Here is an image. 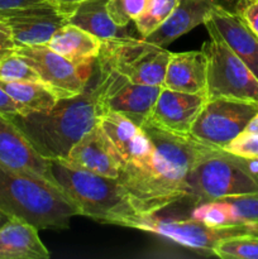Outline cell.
Listing matches in <instances>:
<instances>
[{
	"label": "cell",
	"instance_id": "obj_1",
	"mask_svg": "<svg viewBox=\"0 0 258 259\" xmlns=\"http://www.w3.org/2000/svg\"><path fill=\"white\" fill-rule=\"evenodd\" d=\"M142 128L153 144V156L143 167H124L119 181L142 215L158 214L182 201L187 194V177L197 159L211 146L186 134H177L147 121Z\"/></svg>",
	"mask_w": 258,
	"mask_h": 259
},
{
	"label": "cell",
	"instance_id": "obj_2",
	"mask_svg": "<svg viewBox=\"0 0 258 259\" xmlns=\"http://www.w3.org/2000/svg\"><path fill=\"white\" fill-rule=\"evenodd\" d=\"M93 85L72 98L58 99L48 111L9 116L25 134L35 151L50 159H65L71 148L98 125L104 113L103 99L110 78V70L95 61Z\"/></svg>",
	"mask_w": 258,
	"mask_h": 259
},
{
	"label": "cell",
	"instance_id": "obj_3",
	"mask_svg": "<svg viewBox=\"0 0 258 259\" xmlns=\"http://www.w3.org/2000/svg\"><path fill=\"white\" fill-rule=\"evenodd\" d=\"M0 214L24 220L38 230H65L80 211L61 187L0 163Z\"/></svg>",
	"mask_w": 258,
	"mask_h": 259
},
{
	"label": "cell",
	"instance_id": "obj_4",
	"mask_svg": "<svg viewBox=\"0 0 258 259\" xmlns=\"http://www.w3.org/2000/svg\"><path fill=\"white\" fill-rule=\"evenodd\" d=\"M51 168L58 186L77 206L80 215L101 224L134 229L142 214L119 179L78 168L63 159H52Z\"/></svg>",
	"mask_w": 258,
	"mask_h": 259
},
{
	"label": "cell",
	"instance_id": "obj_5",
	"mask_svg": "<svg viewBox=\"0 0 258 259\" xmlns=\"http://www.w3.org/2000/svg\"><path fill=\"white\" fill-rule=\"evenodd\" d=\"M258 194V159H245L212 147L202 154L187 177L190 207L238 195Z\"/></svg>",
	"mask_w": 258,
	"mask_h": 259
},
{
	"label": "cell",
	"instance_id": "obj_6",
	"mask_svg": "<svg viewBox=\"0 0 258 259\" xmlns=\"http://www.w3.org/2000/svg\"><path fill=\"white\" fill-rule=\"evenodd\" d=\"M209 39L201 51L206 57L207 98H230L258 103V78L228 47L209 19L204 23Z\"/></svg>",
	"mask_w": 258,
	"mask_h": 259
},
{
	"label": "cell",
	"instance_id": "obj_7",
	"mask_svg": "<svg viewBox=\"0 0 258 259\" xmlns=\"http://www.w3.org/2000/svg\"><path fill=\"white\" fill-rule=\"evenodd\" d=\"M171 52L131 35L103 40L96 61L134 83L163 86Z\"/></svg>",
	"mask_w": 258,
	"mask_h": 259
},
{
	"label": "cell",
	"instance_id": "obj_8",
	"mask_svg": "<svg viewBox=\"0 0 258 259\" xmlns=\"http://www.w3.org/2000/svg\"><path fill=\"white\" fill-rule=\"evenodd\" d=\"M134 229L159 235L205 255H212L214 248L223 240L258 235V225H209L191 218L162 219L157 214L141 215Z\"/></svg>",
	"mask_w": 258,
	"mask_h": 259
},
{
	"label": "cell",
	"instance_id": "obj_9",
	"mask_svg": "<svg viewBox=\"0 0 258 259\" xmlns=\"http://www.w3.org/2000/svg\"><path fill=\"white\" fill-rule=\"evenodd\" d=\"M258 113V103L230 98H207L190 136L207 146L224 148Z\"/></svg>",
	"mask_w": 258,
	"mask_h": 259
},
{
	"label": "cell",
	"instance_id": "obj_10",
	"mask_svg": "<svg viewBox=\"0 0 258 259\" xmlns=\"http://www.w3.org/2000/svg\"><path fill=\"white\" fill-rule=\"evenodd\" d=\"M15 53L38 73L40 81L58 99L80 95L88 88L90 71L76 67L47 45L17 46Z\"/></svg>",
	"mask_w": 258,
	"mask_h": 259
},
{
	"label": "cell",
	"instance_id": "obj_11",
	"mask_svg": "<svg viewBox=\"0 0 258 259\" xmlns=\"http://www.w3.org/2000/svg\"><path fill=\"white\" fill-rule=\"evenodd\" d=\"M0 18L10 28L17 46L47 45L56 30L67 24L65 14L48 3L0 10Z\"/></svg>",
	"mask_w": 258,
	"mask_h": 259
},
{
	"label": "cell",
	"instance_id": "obj_12",
	"mask_svg": "<svg viewBox=\"0 0 258 259\" xmlns=\"http://www.w3.org/2000/svg\"><path fill=\"white\" fill-rule=\"evenodd\" d=\"M162 88L131 82L110 70V78L103 99L104 110L121 114L137 125L143 126L148 121Z\"/></svg>",
	"mask_w": 258,
	"mask_h": 259
},
{
	"label": "cell",
	"instance_id": "obj_13",
	"mask_svg": "<svg viewBox=\"0 0 258 259\" xmlns=\"http://www.w3.org/2000/svg\"><path fill=\"white\" fill-rule=\"evenodd\" d=\"M0 163L15 171L42 177L58 186L53 177L50 159L40 156L25 134L13 123L12 119L2 113H0Z\"/></svg>",
	"mask_w": 258,
	"mask_h": 259
},
{
	"label": "cell",
	"instance_id": "obj_14",
	"mask_svg": "<svg viewBox=\"0 0 258 259\" xmlns=\"http://www.w3.org/2000/svg\"><path fill=\"white\" fill-rule=\"evenodd\" d=\"M98 124L114 144L124 167L139 168L151 161L153 144L142 126L114 111H104Z\"/></svg>",
	"mask_w": 258,
	"mask_h": 259
},
{
	"label": "cell",
	"instance_id": "obj_15",
	"mask_svg": "<svg viewBox=\"0 0 258 259\" xmlns=\"http://www.w3.org/2000/svg\"><path fill=\"white\" fill-rule=\"evenodd\" d=\"M206 100V94L180 93L162 88L148 121L167 132L190 136Z\"/></svg>",
	"mask_w": 258,
	"mask_h": 259
},
{
	"label": "cell",
	"instance_id": "obj_16",
	"mask_svg": "<svg viewBox=\"0 0 258 259\" xmlns=\"http://www.w3.org/2000/svg\"><path fill=\"white\" fill-rule=\"evenodd\" d=\"M63 161L110 179H118L124 167L123 159L99 124L71 148Z\"/></svg>",
	"mask_w": 258,
	"mask_h": 259
},
{
	"label": "cell",
	"instance_id": "obj_17",
	"mask_svg": "<svg viewBox=\"0 0 258 259\" xmlns=\"http://www.w3.org/2000/svg\"><path fill=\"white\" fill-rule=\"evenodd\" d=\"M190 209L191 219L209 225H258V194L224 197Z\"/></svg>",
	"mask_w": 258,
	"mask_h": 259
},
{
	"label": "cell",
	"instance_id": "obj_18",
	"mask_svg": "<svg viewBox=\"0 0 258 259\" xmlns=\"http://www.w3.org/2000/svg\"><path fill=\"white\" fill-rule=\"evenodd\" d=\"M207 19L214 24L228 47L253 71L258 78V37L244 20L220 4L212 9Z\"/></svg>",
	"mask_w": 258,
	"mask_h": 259
},
{
	"label": "cell",
	"instance_id": "obj_19",
	"mask_svg": "<svg viewBox=\"0 0 258 259\" xmlns=\"http://www.w3.org/2000/svg\"><path fill=\"white\" fill-rule=\"evenodd\" d=\"M218 4V0H177L168 19L143 39L159 47H166L195 27L204 24Z\"/></svg>",
	"mask_w": 258,
	"mask_h": 259
},
{
	"label": "cell",
	"instance_id": "obj_20",
	"mask_svg": "<svg viewBox=\"0 0 258 259\" xmlns=\"http://www.w3.org/2000/svg\"><path fill=\"white\" fill-rule=\"evenodd\" d=\"M207 63L204 52L172 53L164 73L163 88L189 94H206Z\"/></svg>",
	"mask_w": 258,
	"mask_h": 259
},
{
	"label": "cell",
	"instance_id": "obj_21",
	"mask_svg": "<svg viewBox=\"0 0 258 259\" xmlns=\"http://www.w3.org/2000/svg\"><path fill=\"white\" fill-rule=\"evenodd\" d=\"M50 250L38 229L24 220L10 218L0 227V259H48Z\"/></svg>",
	"mask_w": 258,
	"mask_h": 259
},
{
	"label": "cell",
	"instance_id": "obj_22",
	"mask_svg": "<svg viewBox=\"0 0 258 259\" xmlns=\"http://www.w3.org/2000/svg\"><path fill=\"white\" fill-rule=\"evenodd\" d=\"M67 23L95 35L100 40L129 35L126 27L115 24L108 12V0H86L70 7L58 8Z\"/></svg>",
	"mask_w": 258,
	"mask_h": 259
},
{
	"label": "cell",
	"instance_id": "obj_23",
	"mask_svg": "<svg viewBox=\"0 0 258 259\" xmlns=\"http://www.w3.org/2000/svg\"><path fill=\"white\" fill-rule=\"evenodd\" d=\"M101 43L103 40L95 35L67 23L56 30L47 46L67 58L76 67L89 71L100 53Z\"/></svg>",
	"mask_w": 258,
	"mask_h": 259
},
{
	"label": "cell",
	"instance_id": "obj_24",
	"mask_svg": "<svg viewBox=\"0 0 258 259\" xmlns=\"http://www.w3.org/2000/svg\"><path fill=\"white\" fill-rule=\"evenodd\" d=\"M0 88L22 108L23 115L35 111H48L58 98L42 81H2Z\"/></svg>",
	"mask_w": 258,
	"mask_h": 259
},
{
	"label": "cell",
	"instance_id": "obj_25",
	"mask_svg": "<svg viewBox=\"0 0 258 259\" xmlns=\"http://www.w3.org/2000/svg\"><path fill=\"white\" fill-rule=\"evenodd\" d=\"M177 0H148L144 12L134 20L141 38L156 32L174 12Z\"/></svg>",
	"mask_w": 258,
	"mask_h": 259
},
{
	"label": "cell",
	"instance_id": "obj_26",
	"mask_svg": "<svg viewBox=\"0 0 258 259\" xmlns=\"http://www.w3.org/2000/svg\"><path fill=\"white\" fill-rule=\"evenodd\" d=\"M212 255L223 259H258V235H243L220 242Z\"/></svg>",
	"mask_w": 258,
	"mask_h": 259
},
{
	"label": "cell",
	"instance_id": "obj_27",
	"mask_svg": "<svg viewBox=\"0 0 258 259\" xmlns=\"http://www.w3.org/2000/svg\"><path fill=\"white\" fill-rule=\"evenodd\" d=\"M2 81H40L38 73L17 53L0 58Z\"/></svg>",
	"mask_w": 258,
	"mask_h": 259
},
{
	"label": "cell",
	"instance_id": "obj_28",
	"mask_svg": "<svg viewBox=\"0 0 258 259\" xmlns=\"http://www.w3.org/2000/svg\"><path fill=\"white\" fill-rule=\"evenodd\" d=\"M148 0H108V12L114 23L128 27L144 12Z\"/></svg>",
	"mask_w": 258,
	"mask_h": 259
},
{
	"label": "cell",
	"instance_id": "obj_29",
	"mask_svg": "<svg viewBox=\"0 0 258 259\" xmlns=\"http://www.w3.org/2000/svg\"><path fill=\"white\" fill-rule=\"evenodd\" d=\"M223 149L245 159H258V133L242 132Z\"/></svg>",
	"mask_w": 258,
	"mask_h": 259
},
{
	"label": "cell",
	"instance_id": "obj_30",
	"mask_svg": "<svg viewBox=\"0 0 258 259\" xmlns=\"http://www.w3.org/2000/svg\"><path fill=\"white\" fill-rule=\"evenodd\" d=\"M237 13L258 37V0L237 7Z\"/></svg>",
	"mask_w": 258,
	"mask_h": 259
},
{
	"label": "cell",
	"instance_id": "obj_31",
	"mask_svg": "<svg viewBox=\"0 0 258 259\" xmlns=\"http://www.w3.org/2000/svg\"><path fill=\"white\" fill-rule=\"evenodd\" d=\"M15 40L13 38L12 30L8 27L7 23L0 18V58L13 55L15 52Z\"/></svg>",
	"mask_w": 258,
	"mask_h": 259
},
{
	"label": "cell",
	"instance_id": "obj_32",
	"mask_svg": "<svg viewBox=\"0 0 258 259\" xmlns=\"http://www.w3.org/2000/svg\"><path fill=\"white\" fill-rule=\"evenodd\" d=\"M0 113L7 116L23 114L22 108L2 88H0Z\"/></svg>",
	"mask_w": 258,
	"mask_h": 259
},
{
	"label": "cell",
	"instance_id": "obj_33",
	"mask_svg": "<svg viewBox=\"0 0 258 259\" xmlns=\"http://www.w3.org/2000/svg\"><path fill=\"white\" fill-rule=\"evenodd\" d=\"M45 0H0V10L30 7V5L45 4Z\"/></svg>",
	"mask_w": 258,
	"mask_h": 259
},
{
	"label": "cell",
	"instance_id": "obj_34",
	"mask_svg": "<svg viewBox=\"0 0 258 259\" xmlns=\"http://www.w3.org/2000/svg\"><path fill=\"white\" fill-rule=\"evenodd\" d=\"M45 2L51 5H55V7L57 8H65V7H70V5L78 4V3L86 2V0H45Z\"/></svg>",
	"mask_w": 258,
	"mask_h": 259
},
{
	"label": "cell",
	"instance_id": "obj_35",
	"mask_svg": "<svg viewBox=\"0 0 258 259\" xmlns=\"http://www.w3.org/2000/svg\"><path fill=\"white\" fill-rule=\"evenodd\" d=\"M247 132H253V133H258V113L255 114L254 116L252 118V120L248 123L247 128L244 129Z\"/></svg>",
	"mask_w": 258,
	"mask_h": 259
},
{
	"label": "cell",
	"instance_id": "obj_36",
	"mask_svg": "<svg viewBox=\"0 0 258 259\" xmlns=\"http://www.w3.org/2000/svg\"><path fill=\"white\" fill-rule=\"evenodd\" d=\"M229 2H233L237 4V7H240V5H244V4H248V3L250 2H254V0H229Z\"/></svg>",
	"mask_w": 258,
	"mask_h": 259
},
{
	"label": "cell",
	"instance_id": "obj_37",
	"mask_svg": "<svg viewBox=\"0 0 258 259\" xmlns=\"http://www.w3.org/2000/svg\"><path fill=\"white\" fill-rule=\"evenodd\" d=\"M8 220V218L5 217V215H3V214H0V227H2L3 224H4L5 222H7Z\"/></svg>",
	"mask_w": 258,
	"mask_h": 259
}]
</instances>
